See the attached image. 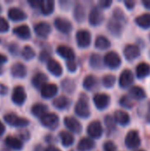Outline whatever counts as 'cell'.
<instances>
[{"label": "cell", "instance_id": "obj_45", "mask_svg": "<svg viewBox=\"0 0 150 151\" xmlns=\"http://www.w3.org/2000/svg\"><path fill=\"white\" fill-rule=\"evenodd\" d=\"M114 17L116 18V19H118V20H124L125 19V16H124V13H123V12L120 10V9H116L115 11H114Z\"/></svg>", "mask_w": 150, "mask_h": 151}, {"label": "cell", "instance_id": "obj_56", "mask_svg": "<svg viewBox=\"0 0 150 151\" xmlns=\"http://www.w3.org/2000/svg\"><path fill=\"white\" fill-rule=\"evenodd\" d=\"M143 4H144V6L146 7V8H148V9H150V0H144L143 2Z\"/></svg>", "mask_w": 150, "mask_h": 151}, {"label": "cell", "instance_id": "obj_34", "mask_svg": "<svg viewBox=\"0 0 150 151\" xmlns=\"http://www.w3.org/2000/svg\"><path fill=\"white\" fill-rule=\"evenodd\" d=\"M130 94L131 96L136 99V100H141V99H144L146 97V94H145V91L140 88V87H133L131 89H130Z\"/></svg>", "mask_w": 150, "mask_h": 151}, {"label": "cell", "instance_id": "obj_44", "mask_svg": "<svg viewBox=\"0 0 150 151\" xmlns=\"http://www.w3.org/2000/svg\"><path fill=\"white\" fill-rule=\"evenodd\" d=\"M103 150L104 151H116L117 146L112 142H106L103 145Z\"/></svg>", "mask_w": 150, "mask_h": 151}, {"label": "cell", "instance_id": "obj_28", "mask_svg": "<svg viewBox=\"0 0 150 151\" xmlns=\"http://www.w3.org/2000/svg\"><path fill=\"white\" fill-rule=\"evenodd\" d=\"M54 1L52 0H45L42 2L41 5V12L44 15H50L54 11Z\"/></svg>", "mask_w": 150, "mask_h": 151}, {"label": "cell", "instance_id": "obj_14", "mask_svg": "<svg viewBox=\"0 0 150 151\" xmlns=\"http://www.w3.org/2000/svg\"><path fill=\"white\" fill-rule=\"evenodd\" d=\"M11 73L14 78H24L27 75V68L22 63H15L11 67Z\"/></svg>", "mask_w": 150, "mask_h": 151}, {"label": "cell", "instance_id": "obj_48", "mask_svg": "<svg viewBox=\"0 0 150 151\" xmlns=\"http://www.w3.org/2000/svg\"><path fill=\"white\" fill-rule=\"evenodd\" d=\"M112 4V1L111 0H103L99 2V6L101 8H108Z\"/></svg>", "mask_w": 150, "mask_h": 151}, {"label": "cell", "instance_id": "obj_5", "mask_svg": "<svg viewBox=\"0 0 150 151\" xmlns=\"http://www.w3.org/2000/svg\"><path fill=\"white\" fill-rule=\"evenodd\" d=\"M104 62L105 64L111 69L118 68L120 64H121V59L120 57L118 56V53L114 51H110L108 52L105 57H104Z\"/></svg>", "mask_w": 150, "mask_h": 151}, {"label": "cell", "instance_id": "obj_47", "mask_svg": "<svg viewBox=\"0 0 150 151\" xmlns=\"http://www.w3.org/2000/svg\"><path fill=\"white\" fill-rule=\"evenodd\" d=\"M39 58H40V60H41L42 62H45V61H48V62H49V61L50 60V54H49V52H47L46 50H43V51L41 52Z\"/></svg>", "mask_w": 150, "mask_h": 151}, {"label": "cell", "instance_id": "obj_12", "mask_svg": "<svg viewBox=\"0 0 150 151\" xmlns=\"http://www.w3.org/2000/svg\"><path fill=\"white\" fill-rule=\"evenodd\" d=\"M8 17L13 21H21L27 19V14L18 7H11L8 11Z\"/></svg>", "mask_w": 150, "mask_h": 151}, {"label": "cell", "instance_id": "obj_49", "mask_svg": "<svg viewBox=\"0 0 150 151\" xmlns=\"http://www.w3.org/2000/svg\"><path fill=\"white\" fill-rule=\"evenodd\" d=\"M9 51L12 54V55H17L18 53V46L15 43H11L9 46Z\"/></svg>", "mask_w": 150, "mask_h": 151}, {"label": "cell", "instance_id": "obj_15", "mask_svg": "<svg viewBox=\"0 0 150 151\" xmlns=\"http://www.w3.org/2000/svg\"><path fill=\"white\" fill-rule=\"evenodd\" d=\"M50 26L46 22H39L34 26V32L40 37H47L50 33Z\"/></svg>", "mask_w": 150, "mask_h": 151}, {"label": "cell", "instance_id": "obj_4", "mask_svg": "<svg viewBox=\"0 0 150 151\" xmlns=\"http://www.w3.org/2000/svg\"><path fill=\"white\" fill-rule=\"evenodd\" d=\"M126 145L128 149H136L141 145V139L137 131H130L126 137Z\"/></svg>", "mask_w": 150, "mask_h": 151}, {"label": "cell", "instance_id": "obj_39", "mask_svg": "<svg viewBox=\"0 0 150 151\" xmlns=\"http://www.w3.org/2000/svg\"><path fill=\"white\" fill-rule=\"evenodd\" d=\"M115 81H116V78L114 75H111V74L106 75L103 79V83L104 87L106 88H112L115 84Z\"/></svg>", "mask_w": 150, "mask_h": 151}, {"label": "cell", "instance_id": "obj_24", "mask_svg": "<svg viewBox=\"0 0 150 151\" xmlns=\"http://www.w3.org/2000/svg\"><path fill=\"white\" fill-rule=\"evenodd\" d=\"M150 74V65L147 63H141L136 68V75L139 79L145 78Z\"/></svg>", "mask_w": 150, "mask_h": 151}, {"label": "cell", "instance_id": "obj_25", "mask_svg": "<svg viewBox=\"0 0 150 151\" xmlns=\"http://www.w3.org/2000/svg\"><path fill=\"white\" fill-rule=\"evenodd\" d=\"M47 111H48V107L45 104H36L31 109L32 114L34 117H37V118L43 117L46 114Z\"/></svg>", "mask_w": 150, "mask_h": 151}, {"label": "cell", "instance_id": "obj_22", "mask_svg": "<svg viewBox=\"0 0 150 151\" xmlns=\"http://www.w3.org/2000/svg\"><path fill=\"white\" fill-rule=\"evenodd\" d=\"M4 142H5V144L9 148H11V149H12L14 150H21L22 148H23V143L21 142L20 140H19L16 137L7 136L5 138V141Z\"/></svg>", "mask_w": 150, "mask_h": 151}, {"label": "cell", "instance_id": "obj_20", "mask_svg": "<svg viewBox=\"0 0 150 151\" xmlns=\"http://www.w3.org/2000/svg\"><path fill=\"white\" fill-rule=\"evenodd\" d=\"M13 33L18 37H19L21 39H25V40L30 38V36H31L30 29H29L28 26H27V25H21V26L14 27Z\"/></svg>", "mask_w": 150, "mask_h": 151}, {"label": "cell", "instance_id": "obj_29", "mask_svg": "<svg viewBox=\"0 0 150 151\" xmlns=\"http://www.w3.org/2000/svg\"><path fill=\"white\" fill-rule=\"evenodd\" d=\"M86 17L85 9L82 4H77L74 8V18L78 22H83Z\"/></svg>", "mask_w": 150, "mask_h": 151}, {"label": "cell", "instance_id": "obj_1", "mask_svg": "<svg viewBox=\"0 0 150 151\" xmlns=\"http://www.w3.org/2000/svg\"><path fill=\"white\" fill-rule=\"evenodd\" d=\"M4 121L8 125L12 126V127H24L29 124V121L27 119L19 117L14 113L5 114L4 116Z\"/></svg>", "mask_w": 150, "mask_h": 151}, {"label": "cell", "instance_id": "obj_50", "mask_svg": "<svg viewBox=\"0 0 150 151\" xmlns=\"http://www.w3.org/2000/svg\"><path fill=\"white\" fill-rule=\"evenodd\" d=\"M42 1H38V0H34V1H28V4L34 7V8H37V7H41L42 5Z\"/></svg>", "mask_w": 150, "mask_h": 151}, {"label": "cell", "instance_id": "obj_58", "mask_svg": "<svg viewBox=\"0 0 150 151\" xmlns=\"http://www.w3.org/2000/svg\"><path fill=\"white\" fill-rule=\"evenodd\" d=\"M1 10H2V8H1V5H0V12H1Z\"/></svg>", "mask_w": 150, "mask_h": 151}, {"label": "cell", "instance_id": "obj_9", "mask_svg": "<svg viewBox=\"0 0 150 151\" xmlns=\"http://www.w3.org/2000/svg\"><path fill=\"white\" fill-rule=\"evenodd\" d=\"M103 127L99 121H93L88 127V134L90 137L98 139L103 134Z\"/></svg>", "mask_w": 150, "mask_h": 151}, {"label": "cell", "instance_id": "obj_37", "mask_svg": "<svg viewBox=\"0 0 150 151\" xmlns=\"http://www.w3.org/2000/svg\"><path fill=\"white\" fill-rule=\"evenodd\" d=\"M21 55H22V57H23L24 59L30 60V59H32V58H34L35 52H34V50L30 46H25L23 48L22 51H21Z\"/></svg>", "mask_w": 150, "mask_h": 151}, {"label": "cell", "instance_id": "obj_7", "mask_svg": "<svg viewBox=\"0 0 150 151\" xmlns=\"http://www.w3.org/2000/svg\"><path fill=\"white\" fill-rule=\"evenodd\" d=\"M26 98H27V95H26V92H25V89H24L23 87L18 86L13 89L11 99H12V102L15 104H17V105L23 104Z\"/></svg>", "mask_w": 150, "mask_h": 151}, {"label": "cell", "instance_id": "obj_11", "mask_svg": "<svg viewBox=\"0 0 150 151\" xmlns=\"http://www.w3.org/2000/svg\"><path fill=\"white\" fill-rule=\"evenodd\" d=\"M94 103L97 109L103 110L110 104V96L105 94H97L94 96Z\"/></svg>", "mask_w": 150, "mask_h": 151}, {"label": "cell", "instance_id": "obj_23", "mask_svg": "<svg viewBox=\"0 0 150 151\" xmlns=\"http://www.w3.org/2000/svg\"><path fill=\"white\" fill-rule=\"evenodd\" d=\"M47 81H48V77L44 73H39L35 74L33 77V79H32V84L36 88H42L45 85V83H46Z\"/></svg>", "mask_w": 150, "mask_h": 151}, {"label": "cell", "instance_id": "obj_17", "mask_svg": "<svg viewBox=\"0 0 150 151\" xmlns=\"http://www.w3.org/2000/svg\"><path fill=\"white\" fill-rule=\"evenodd\" d=\"M57 93V87L55 84H45L41 88L42 96L46 99L55 96Z\"/></svg>", "mask_w": 150, "mask_h": 151}, {"label": "cell", "instance_id": "obj_21", "mask_svg": "<svg viewBox=\"0 0 150 151\" xmlns=\"http://www.w3.org/2000/svg\"><path fill=\"white\" fill-rule=\"evenodd\" d=\"M47 68L50 71V73H51L53 75L58 77L62 74L63 73V69L62 66L60 65V64L54 60V59H50L48 63H47Z\"/></svg>", "mask_w": 150, "mask_h": 151}, {"label": "cell", "instance_id": "obj_19", "mask_svg": "<svg viewBox=\"0 0 150 151\" xmlns=\"http://www.w3.org/2000/svg\"><path fill=\"white\" fill-rule=\"evenodd\" d=\"M57 52L62 58H66L68 60H73L74 57H75V54H74V51L72 50V49L68 46H65V45L58 46L57 49Z\"/></svg>", "mask_w": 150, "mask_h": 151}, {"label": "cell", "instance_id": "obj_36", "mask_svg": "<svg viewBox=\"0 0 150 151\" xmlns=\"http://www.w3.org/2000/svg\"><path fill=\"white\" fill-rule=\"evenodd\" d=\"M96 85V79L95 76L93 75H88L84 79L83 81V87L88 89V90H91L92 88H95V86Z\"/></svg>", "mask_w": 150, "mask_h": 151}, {"label": "cell", "instance_id": "obj_10", "mask_svg": "<svg viewBox=\"0 0 150 151\" xmlns=\"http://www.w3.org/2000/svg\"><path fill=\"white\" fill-rule=\"evenodd\" d=\"M103 21V14L98 7H94L89 14V22L93 26H98Z\"/></svg>", "mask_w": 150, "mask_h": 151}, {"label": "cell", "instance_id": "obj_2", "mask_svg": "<svg viewBox=\"0 0 150 151\" xmlns=\"http://www.w3.org/2000/svg\"><path fill=\"white\" fill-rule=\"evenodd\" d=\"M75 112L78 116L80 118H88L90 115V111L88 107V103L87 100V97L80 98L76 106H75Z\"/></svg>", "mask_w": 150, "mask_h": 151}, {"label": "cell", "instance_id": "obj_55", "mask_svg": "<svg viewBox=\"0 0 150 151\" xmlns=\"http://www.w3.org/2000/svg\"><path fill=\"white\" fill-rule=\"evenodd\" d=\"M4 131H5V127H4V126L3 125V123L0 121V136L4 133Z\"/></svg>", "mask_w": 150, "mask_h": 151}, {"label": "cell", "instance_id": "obj_53", "mask_svg": "<svg viewBox=\"0 0 150 151\" xmlns=\"http://www.w3.org/2000/svg\"><path fill=\"white\" fill-rule=\"evenodd\" d=\"M6 61H7V58H6V56H4V55H3V54H1V53H0V65H2V64L5 63Z\"/></svg>", "mask_w": 150, "mask_h": 151}, {"label": "cell", "instance_id": "obj_27", "mask_svg": "<svg viewBox=\"0 0 150 151\" xmlns=\"http://www.w3.org/2000/svg\"><path fill=\"white\" fill-rule=\"evenodd\" d=\"M115 120L122 126H126L130 121V117L123 111H117L115 112Z\"/></svg>", "mask_w": 150, "mask_h": 151}, {"label": "cell", "instance_id": "obj_33", "mask_svg": "<svg viewBox=\"0 0 150 151\" xmlns=\"http://www.w3.org/2000/svg\"><path fill=\"white\" fill-rule=\"evenodd\" d=\"M111 46V42L109 39H107L105 36L100 35L96 38L95 40V47L100 49V50H106Z\"/></svg>", "mask_w": 150, "mask_h": 151}, {"label": "cell", "instance_id": "obj_35", "mask_svg": "<svg viewBox=\"0 0 150 151\" xmlns=\"http://www.w3.org/2000/svg\"><path fill=\"white\" fill-rule=\"evenodd\" d=\"M108 28H109V30L113 34V35H120V33H121V28H122V27H121V25L118 23V21H117V20H110V22H109V24H108Z\"/></svg>", "mask_w": 150, "mask_h": 151}, {"label": "cell", "instance_id": "obj_43", "mask_svg": "<svg viewBox=\"0 0 150 151\" xmlns=\"http://www.w3.org/2000/svg\"><path fill=\"white\" fill-rule=\"evenodd\" d=\"M105 124L108 127V129L111 130V129H114L115 128V120L114 119L111 117V116H107L105 117Z\"/></svg>", "mask_w": 150, "mask_h": 151}, {"label": "cell", "instance_id": "obj_6", "mask_svg": "<svg viewBox=\"0 0 150 151\" xmlns=\"http://www.w3.org/2000/svg\"><path fill=\"white\" fill-rule=\"evenodd\" d=\"M76 40L80 48H86L91 42V35L88 30H80L77 32Z\"/></svg>", "mask_w": 150, "mask_h": 151}, {"label": "cell", "instance_id": "obj_31", "mask_svg": "<svg viewBox=\"0 0 150 151\" xmlns=\"http://www.w3.org/2000/svg\"><path fill=\"white\" fill-rule=\"evenodd\" d=\"M59 136H60L62 144L65 147H69V146L72 145V143L74 142V137L72 134H70L68 132H61Z\"/></svg>", "mask_w": 150, "mask_h": 151}, {"label": "cell", "instance_id": "obj_46", "mask_svg": "<svg viewBox=\"0 0 150 151\" xmlns=\"http://www.w3.org/2000/svg\"><path fill=\"white\" fill-rule=\"evenodd\" d=\"M66 65L70 72H75L77 69V64L74 62V60H68L66 63Z\"/></svg>", "mask_w": 150, "mask_h": 151}, {"label": "cell", "instance_id": "obj_54", "mask_svg": "<svg viewBox=\"0 0 150 151\" xmlns=\"http://www.w3.org/2000/svg\"><path fill=\"white\" fill-rule=\"evenodd\" d=\"M45 151H61L59 149H57V148H56V147H53V146H50V147H48Z\"/></svg>", "mask_w": 150, "mask_h": 151}, {"label": "cell", "instance_id": "obj_13", "mask_svg": "<svg viewBox=\"0 0 150 151\" xmlns=\"http://www.w3.org/2000/svg\"><path fill=\"white\" fill-rule=\"evenodd\" d=\"M64 122H65V125L66 126V127L73 133L78 134V133H80L82 130L81 124L74 118L66 117V118H65Z\"/></svg>", "mask_w": 150, "mask_h": 151}, {"label": "cell", "instance_id": "obj_59", "mask_svg": "<svg viewBox=\"0 0 150 151\" xmlns=\"http://www.w3.org/2000/svg\"><path fill=\"white\" fill-rule=\"evenodd\" d=\"M137 151H144V150H137Z\"/></svg>", "mask_w": 150, "mask_h": 151}, {"label": "cell", "instance_id": "obj_42", "mask_svg": "<svg viewBox=\"0 0 150 151\" xmlns=\"http://www.w3.org/2000/svg\"><path fill=\"white\" fill-rule=\"evenodd\" d=\"M9 30V24L6 21L5 19H4L3 17H0V32L1 33H4L7 32Z\"/></svg>", "mask_w": 150, "mask_h": 151}, {"label": "cell", "instance_id": "obj_30", "mask_svg": "<svg viewBox=\"0 0 150 151\" xmlns=\"http://www.w3.org/2000/svg\"><path fill=\"white\" fill-rule=\"evenodd\" d=\"M135 21L142 28H149L150 27V13H144L137 17Z\"/></svg>", "mask_w": 150, "mask_h": 151}, {"label": "cell", "instance_id": "obj_51", "mask_svg": "<svg viewBox=\"0 0 150 151\" xmlns=\"http://www.w3.org/2000/svg\"><path fill=\"white\" fill-rule=\"evenodd\" d=\"M8 92V88L3 84H0V94L1 95H6Z\"/></svg>", "mask_w": 150, "mask_h": 151}, {"label": "cell", "instance_id": "obj_26", "mask_svg": "<svg viewBox=\"0 0 150 151\" xmlns=\"http://www.w3.org/2000/svg\"><path fill=\"white\" fill-rule=\"evenodd\" d=\"M95 147V142L89 138H83L78 144L79 151H89Z\"/></svg>", "mask_w": 150, "mask_h": 151}, {"label": "cell", "instance_id": "obj_16", "mask_svg": "<svg viewBox=\"0 0 150 151\" xmlns=\"http://www.w3.org/2000/svg\"><path fill=\"white\" fill-rule=\"evenodd\" d=\"M133 82V74L130 70H125L119 78V85L121 88H127Z\"/></svg>", "mask_w": 150, "mask_h": 151}, {"label": "cell", "instance_id": "obj_38", "mask_svg": "<svg viewBox=\"0 0 150 151\" xmlns=\"http://www.w3.org/2000/svg\"><path fill=\"white\" fill-rule=\"evenodd\" d=\"M90 65L94 68H100L102 65V59L100 55L92 54L90 57Z\"/></svg>", "mask_w": 150, "mask_h": 151}, {"label": "cell", "instance_id": "obj_52", "mask_svg": "<svg viewBox=\"0 0 150 151\" xmlns=\"http://www.w3.org/2000/svg\"><path fill=\"white\" fill-rule=\"evenodd\" d=\"M125 4L126 5V7L128 9H133L135 5V2L134 1H125Z\"/></svg>", "mask_w": 150, "mask_h": 151}, {"label": "cell", "instance_id": "obj_3", "mask_svg": "<svg viewBox=\"0 0 150 151\" xmlns=\"http://www.w3.org/2000/svg\"><path fill=\"white\" fill-rule=\"evenodd\" d=\"M42 124L50 129H55L58 125V117L55 113H46L41 118Z\"/></svg>", "mask_w": 150, "mask_h": 151}, {"label": "cell", "instance_id": "obj_8", "mask_svg": "<svg viewBox=\"0 0 150 151\" xmlns=\"http://www.w3.org/2000/svg\"><path fill=\"white\" fill-rule=\"evenodd\" d=\"M54 24H55L56 28L58 31L65 33V34L70 33L72 29V25L71 24V22L68 19H64V18H57L55 19Z\"/></svg>", "mask_w": 150, "mask_h": 151}, {"label": "cell", "instance_id": "obj_41", "mask_svg": "<svg viewBox=\"0 0 150 151\" xmlns=\"http://www.w3.org/2000/svg\"><path fill=\"white\" fill-rule=\"evenodd\" d=\"M72 86L74 87V83L72 81L65 80L62 82V87L65 90L68 91V93H72L73 91V88H72Z\"/></svg>", "mask_w": 150, "mask_h": 151}, {"label": "cell", "instance_id": "obj_40", "mask_svg": "<svg viewBox=\"0 0 150 151\" xmlns=\"http://www.w3.org/2000/svg\"><path fill=\"white\" fill-rule=\"evenodd\" d=\"M120 104L123 107H125V108H132L133 106V101L127 96H124L121 97V99H120Z\"/></svg>", "mask_w": 150, "mask_h": 151}, {"label": "cell", "instance_id": "obj_57", "mask_svg": "<svg viewBox=\"0 0 150 151\" xmlns=\"http://www.w3.org/2000/svg\"><path fill=\"white\" fill-rule=\"evenodd\" d=\"M3 72H4V71H3V68H2V67H0V75L3 73Z\"/></svg>", "mask_w": 150, "mask_h": 151}, {"label": "cell", "instance_id": "obj_32", "mask_svg": "<svg viewBox=\"0 0 150 151\" xmlns=\"http://www.w3.org/2000/svg\"><path fill=\"white\" fill-rule=\"evenodd\" d=\"M69 104H70L69 99L65 96H59V97L54 99V101H53V105L59 110L67 108L69 106Z\"/></svg>", "mask_w": 150, "mask_h": 151}, {"label": "cell", "instance_id": "obj_18", "mask_svg": "<svg viewBox=\"0 0 150 151\" xmlns=\"http://www.w3.org/2000/svg\"><path fill=\"white\" fill-rule=\"evenodd\" d=\"M140 53L141 52H140V49L138 48V46L133 45V44L127 45L124 50L125 57L128 60H133V59L137 58L140 56Z\"/></svg>", "mask_w": 150, "mask_h": 151}]
</instances>
